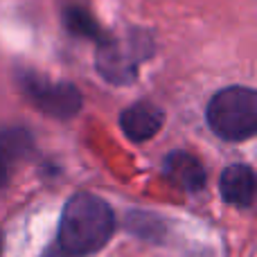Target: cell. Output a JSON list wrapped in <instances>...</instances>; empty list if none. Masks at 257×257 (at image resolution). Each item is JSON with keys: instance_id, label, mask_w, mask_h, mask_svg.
Instances as JSON below:
<instances>
[{"instance_id": "30bf717a", "label": "cell", "mask_w": 257, "mask_h": 257, "mask_svg": "<svg viewBox=\"0 0 257 257\" xmlns=\"http://www.w3.org/2000/svg\"><path fill=\"white\" fill-rule=\"evenodd\" d=\"M45 257H77V255H70V253H66V250H52V253H48Z\"/></svg>"}, {"instance_id": "7a4b0ae2", "label": "cell", "mask_w": 257, "mask_h": 257, "mask_svg": "<svg viewBox=\"0 0 257 257\" xmlns=\"http://www.w3.org/2000/svg\"><path fill=\"white\" fill-rule=\"evenodd\" d=\"M208 124L223 140H248L257 131V93L246 86L223 88L208 104Z\"/></svg>"}, {"instance_id": "ba28073f", "label": "cell", "mask_w": 257, "mask_h": 257, "mask_svg": "<svg viewBox=\"0 0 257 257\" xmlns=\"http://www.w3.org/2000/svg\"><path fill=\"white\" fill-rule=\"evenodd\" d=\"M32 151H34V142H32V136L25 128L0 131V190L9 183L14 163L27 158Z\"/></svg>"}, {"instance_id": "8992f818", "label": "cell", "mask_w": 257, "mask_h": 257, "mask_svg": "<svg viewBox=\"0 0 257 257\" xmlns=\"http://www.w3.org/2000/svg\"><path fill=\"white\" fill-rule=\"evenodd\" d=\"M165 176L185 192H199L205 187V167L187 151H174L165 158Z\"/></svg>"}, {"instance_id": "8fae6325", "label": "cell", "mask_w": 257, "mask_h": 257, "mask_svg": "<svg viewBox=\"0 0 257 257\" xmlns=\"http://www.w3.org/2000/svg\"><path fill=\"white\" fill-rule=\"evenodd\" d=\"M0 257H3V237H0Z\"/></svg>"}, {"instance_id": "6da1fadb", "label": "cell", "mask_w": 257, "mask_h": 257, "mask_svg": "<svg viewBox=\"0 0 257 257\" xmlns=\"http://www.w3.org/2000/svg\"><path fill=\"white\" fill-rule=\"evenodd\" d=\"M115 230V217L106 201L79 192L70 196L59 223V246L70 255H90L104 248Z\"/></svg>"}, {"instance_id": "9c48e42d", "label": "cell", "mask_w": 257, "mask_h": 257, "mask_svg": "<svg viewBox=\"0 0 257 257\" xmlns=\"http://www.w3.org/2000/svg\"><path fill=\"white\" fill-rule=\"evenodd\" d=\"M61 16H63V25H66V30L72 32L75 36H84V39L97 41V43L104 39L97 21H95L84 7H79V5H68V7H63Z\"/></svg>"}, {"instance_id": "52a82bcc", "label": "cell", "mask_w": 257, "mask_h": 257, "mask_svg": "<svg viewBox=\"0 0 257 257\" xmlns=\"http://www.w3.org/2000/svg\"><path fill=\"white\" fill-rule=\"evenodd\" d=\"M223 201L237 208H250L255 201V174L248 165H230L219 178Z\"/></svg>"}, {"instance_id": "277c9868", "label": "cell", "mask_w": 257, "mask_h": 257, "mask_svg": "<svg viewBox=\"0 0 257 257\" xmlns=\"http://www.w3.org/2000/svg\"><path fill=\"white\" fill-rule=\"evenodd\" d=\"M21 90L39 111L50 117L68 120L81 108V93L68 81H50L36 72H21Z\"/></svg>"}, {"instance_id": "5b68a950", "label": "cell", "mask_w": 257, "mask_h": 257, "mask_svg": "<svg viewBox=\"0 0 257 257\" xmlns=\"http://www.w3.org/2000/svg\"><path fill=\"white\" fill-rule=\"evenodd\" d=\"M163 111L151 102H138L133 106L124 108V113L120 115L122 131L133 142H145L149 138H154L163 128Z\"/></svg>"}, {"instance_id": "3957f363", "label": "cell", "mask_w": 257, "mask_h": 257, "mask_svg": "<svg viewBox=\"0 0 257 257\" xmlns=\"http://www.w3.org/2000/svg\"><path fill=\"white\" fill-rule=\"evenodd\" d=\"M151 54V41L147 34H126L122 39L99 41V52L95 59L99 75L111 84H128L136 79V70L142 59Z\"/></svg>"}]
</instances>
